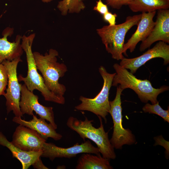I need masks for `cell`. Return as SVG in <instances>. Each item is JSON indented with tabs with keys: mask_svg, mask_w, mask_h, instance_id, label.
Masks as SVG:
<instances>
[{
	"mask_svg": "<svg viewBox=\"0 0 169 169\" xmlns=\"http://www.w3.org/2000/svg\"><path fill=\"white\" fill-rule=\"evenodd\" d=\"M8 77L7 71L5 66L0 64V80L8 83Z\"/></svg>",
	"mask_w": 169,
	"mask_h": 169,
	"instance_id": "cell-25",
	"label": "cell"
},
{
	"mask_svg": "<svg viewBox=\"0 0 169 169\" xmlns=\"http://www.w3.org/2000/svg\"><path fill=\"white\" fill-rule=\"evenodd\" d=\"M156 13V11L142 13L136 30L124 44L123 53L125 55H126L128 49L131 53L133 52L137 44L141 41H143L148 36L155 25L153 18Z\"/></svg>",
	"mask_w": 169,
	"mask_h": 169,
	"instance_id": "cell-14",
	"label": "cell"
},
{
	"mask_svg": "<svg viewBox=\"0 0 169 169\" xmlns=\"http://www.w3.org/2000/svg\"></svg>",
	"mask_w": 169,
	"mask_h": 169,
	"instance_id": "cell-29",
	"label": "cell"
},
{
	"mask_svg": "<svg viewBox=\"0 0 169 169\" xmlns=\"http://www.w3.org/2000/svg\"><path fill=\"white\" fill-rule=\"evenodd\" d=\"M85 7L82 0H62L59 2L57 6V8L63 16L66 15L68 12L79 13Z\"/></svg>",
	"mask_w": 169,
	"mask_h": 169,
	"instance_id": "cell-20",
	"label": "cell"
},
{
	"mask_svg": "<svg viewBox=\"0 0 169 169\" xmlns=\"http://www.w3.org/2000/svg\"><path fill=\"white\" fill-rule=\"evenodd\" d=\"M141 16V14L128 16L122 23L105 25L97 29L106 50L111 54L112 58L119 60L124 58L123 52L126 34L132 27L137 25Z\"/></svg>",
	"mask_w": 169,
	"mask_h": 169,
	"instance_id": "cell-5",
	"label": "cell"
},
{
	"mask_svg": "<svg viewBox=\"0 0 169 169\" xmlns=\"http://www.w3.org/2000/svg\"><path fill=\"white\" fill-rule=\"evenodd\" d=\"M35 37L34 33L22 36L21 46L26 54L28 70L26 77H23L21 75L18 77V81H23L31 92H33L35 90L39 91L45 100L63 105L65 103L64 96L57 95L50 91L45 85L43 77L37 71L32 49Z\"/></svg>",
	"mask_w": 169,
	"mask_h": 169,
	"instance_id": "cell-1",
	"label": "cell"
},
{
	"mask_svg": "<svg viewBox=\"0 0 169 169\" xmlns=\"http://www.w3.org/2000/svg\"><path fill=\"white\" fill-rule=\"evenodd\" d=\"M113 66L116 74L113 78L112 86H116L119 84V86L123 90L126 88L132 89L142 102L146 103L150 101L152 104H154L158 102V95L169 90V87L165 85L158 89L154 88L149 80L137 79L127 69L118 64H114Z\"/></svg>",
	"mask_w": 169,
	"mask_h": 169,
	"instance_id": "cell-4",
	"label": "cell"
},
{
	"mask_svg": "<svg viewBox=\"0 0 169 169\" xmlns=\"http://www.w3.org/2000/svg\"><path fill=\"white\" fill-rule=\"evenodd\" d=\"M93 9L103 15L109 12L107 5L104 4L101 0H98L96 2V5Z\"/></svg>",
	"mask_w": 169,
	"mask_h": 169,
	"instance_id": "cell-23",
	"label": "cell"
},
{
	"mask_svg": "<svg viewBox=\"0 0 169 169\" xmlns=\"http://www.w3.org/2000/svg\"><path fill=\"white\" fill-rule=\"evenodd\" d=\"M20 86L21 97L19 106L22 115L27 114L33 116L34 111L40 118L49 121L56 129L57 126L54 120L53 107L40 104L38 101V96L29 90L24 84H20Z\"/></svg>",
	"mask_w": 169,
	"mask_h": 169,
	"instance_id": "cell-9",
	"label": "cell"
},
{
	"mask_svg": "<svg viewBox=\"0 0 169 169\" xmlns=\"http://www.w3.org/2000/svg\"><path fill=\"white\" fill-rule=\"evenodd\" d=\"M99 70L104 81L101 91L93 98L80 96L79 100L81 103L75 106V108L77 110L91 112L103 118L106 123V116L109 112L110 107L109 100V91L116 73L110 74L102 66L99 67Z\"/></svg>",
	"mask_w": 169,
	"mask_h": 169,
	"instance_id": "cell-6",
	"label": "cell"
},
{
	"mask_svg": "<svg viewBox=\"0 0 169 169\" xmlns=\"http://www.w3.org/2000/svg\"><path fill=\"white\" fill-rule=\"evenodd\" d=\"M0 145L7 147L11 152L13 156L21 163L23 169H27L41 157L42 151H26L14 145L8 141L6 137L0 131Z\"/></svg>",
	"mask_w": 169,
	"mask_h": 169,
	"instance_id": "cell-17",
	"label": "cell"
},
{
	"mask_svg": "<svg viewBox=\"0 0 169 169\" xmlns=\"http://www.w3.org/2000/svg\"><path fill=\"white\" fill-rule=\"evenodd\" d=\"M160 58L164 60V64L169 63V45L159 41L151 49H149L141 55L131 59L123 58L120 63L122 67L129 69L133 74L149 60L154 58Z\"/></svg>",
	"mask_w": 169,
	"mask_h": 169,
	"instance_id": "cell-11",
	"label": "cell"
},
{
	"mask_svg": "<svg viewBox=\"0 0 169 169\" xmlns=\"http://www.w3.org/2000/svg\"><path fill=\"white\" fill-rule=\"evenodd\" d=\"M8 83L0 80V95H4L5 94L4 92L6 89V86L8 85Z\"/></svg>",
	"mask_w": 169,
	"mask_h": 169,
	"instance_id": "cell-27",
	"label": "cell"
},
{
	"mask_svg": "<svg viewBox=\"0 0 169 169\" xmlns=\"http://www.w3.org/2000/svg\"><path fill=\"white\" fill-rule=\"evenodd\" d=\"M22 61L20 57L12 61L5 60L2 63L7 70L8 80L6 92L3 95L6 99L7 113L12 111L15 116H23L19 106L21 89L17 76V68L18 63Z\"/></svg>",
	"mask_w": 169,
	"mask_h": 169,
	"instance_id": "cell-8",
	"label": "cell"
},
{
	"mask_svg": "<svg viewBox=\"0 0 169 169\" xmlns=\"http://www.w3.org/2000/svg\"><path fill=\"white\" fill-rule=\"evenodd\" d=\"M123 91L118 86L116 96L112 101H110V110L114 124L113 131L110 140L114 148L120 149L124 145H131L135 143L134 135L129 129H125L122 125L121 95Z\"/></svg>",
	"mask_w": 169,
	"mask_h": 169,
	"instance_id": "cell-7",
	"label": "cell"
},
{
	"mask_svg": "<svg viewBox=\"0 0 169 169\" xmlns=\"http://www.w3.org/2000/svg\"><path fill=\"white\" fill-rule=\"evenodd\" d=\"M117 16L116 13L113 14L108 12L103 15V18L109 23V25L113 26L116 24V18Z\"/></svg>",
	"mask_w": 169,
	"mask_h": 169,
	"instance_id": "cell-24",
	"label": "cell"
},
{
	"mask_svg": "<svg viewBox=\"0 0 169 169\" xmlns=\"http://www.w3.org/2000/svg\"><path fill=\"white\" fill-rule=\"evenodd\" d=\"M33 55L37 68L41 73L47 87L55 94L64 96L66 88L59 80L64 75L68 69L64 64L57 62L58 52L51 49L44 55L37 51L33 52Z\"/></svg>",
	"mask_w": 169,
	"mask_h": 169,
	"instance_id": "cell-2",
	"label": "cell"
},
{
	"mask_svg": "<svg viewBox=\"0 0 169 169\" xmlns=\"http://www.w3.org/2000/svg\"><path fill=\"white\" fill-rule=\"evenodd\" d=\"M33 119L29 121H26L21 119V117H14L13 121L15 123L24 126L36 131L44 139L48 138H53L55 141L60 140L62 136L56 132L55 129L50 123H48L45 120L36 115H33Z\"/></svg>",
	"mask_w": 169,
	"mask_h": 169,
	"instance_id": "cell-16",
	"label": "cell"
},
{
	"mask_svg": "<svg viewBox=\"0 0 169 169\" xmlns=\"http://www.w3.org/2000/svg\"><path fill=\"white\" fill-rule=\"evenodd\" d=\"M84 153L79 157L76 169H111L109 160L101 157L100 154L94 155Z\"/></svg>",
	"mask_w": 169,
	"mask_h": 169,
	"instance_id": "cell-18",
	"label": "cell"
},
{
	"mask_svg": "<svg viewBox=\"0 0 169 169\" xmlns=\"http://www.w3.org/2000/svg\"><path fill=\"white\" fill-rule=\"evenodd\" d=\"M12 138V143L26 151H42L46 141L36 131L21 125L16 127Z\"/></svg>",
	"mask_w": 169,
	"mask_h": 169,
	"instance_id": "cell-12",
	"label": "cell"
},
{
	"mask_svg": "<svg viewBox=\"0 0 169 169\" xmlns=\"http://www.w3.org/2000/svg\"><path fill=\"white\" fill-rule=\"evenodd\" d=\"M42 151L41 157L49 158L52 161L56 158H70L76 157L80 153L100 154L98 148L93 146L89 140L80 144L77 143L73 146L68 148L58 147L53 143L45 142Z\"/></svg>",
	"mask_w": 169,
	"mask_h": 169,
	"instance_id": "cell-10",
	"label": "cell"
},
{
	"mask_svg": "<svg viewBox=\"0 0 169 169\" xmlns=\"http://www.w3.org/2000/svg\"><path fill=\"white\" fill-rule=\"evenodd\" d=\"M132 0H106L107 5L112 8L120 9L123 5H128Z\"/></svg>",
	"mask_w": 169,
	"mask_h": 169,
	"instance_id": "cell-22",
	"label": "cell"
},
{
	"mask_svg": "<svg viewBox=\"0 0 169 169\" xmlns=\"http://www.w3.org/2000/svg\"><path fill=\"white\" fill-rule=\"evenodd\" d=\"M157 41L169 44V9L158 10L154 27L147 38L142 42L140 51H144Z\"/></svg>",
	"mask_w": 169,
	"mask_h": 169,
	"instance_id": "cell-13",
	"label": "cell"
},
{
	"mask_svg": "<svg viewBox=\"0 0 169 169\" xmlns=\"http://www.w3.org/2000/svg\"><path fill=\"white\" fill-rule=\"evenodd\" d=\"M133 12L148 13L169 8V0H132L128 4Z\"/></svg>",
	"mask_w": 169,
	"mask_h": 169,
	"instance_id": "cell-19",
	"label": "cell"
},
{
	"mask_svg": "<svg viewBox=\"0 0 169 169\" xmlns=\"http://www.w3.org/2000/svg\"><path fill=\"white\" fill-rule=\"evenodd\" d=\"M13 31V28L8 27L3 32V37L0 38V64L5 60L11 61L21 57L23 54L21 35L18 34L13 42L8 40V37L12 36Z\"/></svg>",
	"mask_w": 169,
	"mask_h": 169,
	"instance_id": "cell-15",
	"label": "cell"
},
{
	"mask_svg": "<svg viewBox=\"0 0 169 169\" xmlns=\"http://www.w3.org/2000/svg\"><path fill=\"white\" fill-rule=\"evenodd\" d=\"M142 110L144 112L156 114L163 118L165 121L169 122V108L168 110H164L159 105L158 101L154 104L146 103L143 107Z\"/></svg>",
	"mask_w": 169,
	"mask_h": 169,
	"instance_id": "cell-21",
	"label": "cell"
},
{
	"mask_svg": "<svg viewBox=\"0 0 169 169\" xmlns=\"http://www.w3.org/2000/svg\"><path fill=\"white\" fill-rule=\"evenodd\" d=\"M42 2L44 3H48L51 2L53 0H41Z\"/></svg>",
	"mask_w": 169,
	"mask_h": 169,
	"instance_id": "cell-28",
	"label": "cell"
},
{
	"mask_svg": "<svg viewBox=\"0 0 169 169\" xmlns=\"http://www.w3.org/2000/svg\"><path fill=\"white\" fill-rule=\"evenodd\" d=\"M40 157L38 158L36 161L32 164V166L34 168L37 169H48V167L46 166L42 163Z\"/></svg>",
	"mask_w": 169,
	"mask_h": 169,
	"instance_id": "cell-26",
	"label": "cell"
},
{
	"mask_svg": "<svg viewBox=\"0 0 169 169\" xmlns=\"http://www.w3.org/2000/svg\"><path fill=\"white\" fill-rule=\"evenodd\" d=\"M100 126L96 128L93 125V120H89L85 117L84 120L70 116L68 119L67 125L77 132L83 140L89 139L95 143L103 157L108 160L116 158L114 148L109 139L108 133L105 132L101 117L98 116Z\"/></svg>",
	"mask_w": 169,
	"mask_h": 169,
	"instance_id": "cell-3",
	"label": "cell"
}]
</instances>
